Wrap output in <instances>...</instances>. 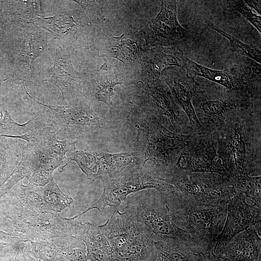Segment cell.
<instances>
[{"instance_id": "cell-1", "label": "cell", "mask_w": 261, "mask_h": 261, "mask_svg": "<svg viewBox=\"0 0 261 261\" xmlns=\"http://www.w3.org/2000/svg\"><path fill=\"white\" fill-rule=\"evenodd\" d=\"M2 213L10 219L14 231L30 241H46L73 235V222L49 209L43 198L32 191L20 189L10 194Z\"/></svg>"}, {"instance_id": "cell-23", "label": "cell", "mask_w": 261, "mask_h": 261, "mask_svg": "<svg viewBox=\"0 0 261 261\" xmlns=\"http://www.w3.org/2000/svg\"><path fill=\"white\" fill-rule=\"evenodd\" d=\"M37 158L30 145L27 143L24 146L21 160L9 177L0 185V200L15 185L24 178L28 179L34 173Z\"/></svg>"}, {"instance_id": "cell-11", "label": "cell", "mask_w": 261, "mask_h": 261, "mask_svg": "<svg viewBox=\"0 0 261 261\" xmlns=\"http://www.w3.org/2000/svg\"><path fill=\"white\" fill-rule=\"evenodd\" d=\"M261 210L253 203H248L245 195L235 190L229 199L225 223L214 251L225 246L240 232L261 223Z\"/></svg>"}, {"instance_id": "cell-32", "label": "cell", "mask_w": 261, "mask_h": 261, "mask_svg": "<svg viewBox=\"0 0 261 261\" xmlns=\"http://www.w3.org/2000/svg\"><path fill=\"white\" fill-rule=\"evenodd\" d=\"M232 9L242 15L261 32V15L249 4L248 0L227 1Z\"/></svg>"}, {"instance_id": "cell-37", "label": "cell", "mask_w": 261, "mask_h": 261, "mask_svg": "<svg viewBox=\"0 0 261 261\" xmlns=\"http://www.w3.org/2000/svg\"><path fill=\"white\" fill-rule=\"evenodd\" d=\"M25 256L28 261H41L35 259L28 253H25Z\"/></svg>"}, {"instance_id": "cell-4", "label": "cell", "mask_w": 261, "mask_h": 261, "mask_svg": "<svg viewBox=\"0 0 261 261\" xmlns=\"http://www.w3.org/2000/svg\"><path fill=\"white\" fill-rule=\"evenodd\" d=\"M138 159L116 175L102 180L103 190L101 197L83 212L70 218L73 220L87 211L96 209L102 212L106 206L116 208L132 193L153 189L168 193L176 188L161 179L158 170L145 166Z\"/></svg>"}, {"instance_id": "cell-35", "label": "cell", "mask_w": 261, "mask_h": 261, "mask_svg": "<svg viewBox=\"0 0 261 261\" xmlns=\"http://www.w3.org/2000/svg\"><path fill=\"white\" fill-rule=\"evenodd\" d=\"M24 250L19 251L16 255L14 261H28L25 256Z\"/></svg>"}, {"instance_id": "cell-19", "label": "cell", "mask_w": 261, "mask_h": 261, "mask_svg": "<svg viewBox=\"0 0 261 261\" xmlns=\"http://www.w3.org/2000/svg\"><path fill=\"white\" fill-rule=\"evenodd\" d=\"M154 261H207L208 254L202 248L183 240L164 238L154 242Z\"/></svg>"}, {"instance_id": "cell-29", "label": "cell", "mask_w": 261, "mask_h": 261, "mask_svg": "<svg viewBox=\"0 0 261 261\" xmlns=\"http://www.w3.org/2000/svg\"><path fill=\"white\" fill-rule=\"evenodd\" d=\"M210 28L218 32L228 39L233 48L238 54L253 59L258 63H261V51L255 46L245 44L239 39L227 33L210 21H206Z\"/></svg>"}, {"instance_id": "cell-17", "label": "cell", "mask_w": 261, "mask_h": 261, "mask_svg": "<svg viewBox=\"0 0 261 261\" xmlns=\"http://www.w3.org/2000/svg\"><path fill=\"white\" fill-rule=\"evenodd\" d=\"M180 68L190 76L203 77L218 84L228 90L240 89L245 84V80L239 72L234 68L218 70L203 66L185 56L181 51L179 55Z\"/></svg>"}, {"instance_id": "cell-18", "label": "cell", "mask_w": 261, "mask_h": 261, "mask_svg": "<svg viewBox=\"0 0 261 261\" xmlns=\"http://www.w3.org/2000/svg\"><path fill=\"white\" fill-rule=\"evenodd\" d=\"M73 236L85 244L89 261H116L109 242L94 224L73 222Z\"/></svg>"}, {"instance_id": "cell-10", "label": "cell", "mask_w": 261, "mask_h": 261, "mask_svg": "<svg viewBox=\"0 0 261 261\" xmlns=\"http://www.w3.org/2000/svg\"><path fill=\"white\" fill-rule=\"evenodd\" d=\"M130 153L111 154L104 151L72 152L67 160L74 161L88 179L95 180L112 177L138 160Z\"/></svg>"}, {"instance_id": "cell-24", "label": "cell", "mask_w": 261, "mask_h": 261, "mask_svg": "<svg viewBox=\"0 0 261 261\" xmlns=\"http://www.w3.org/2000/svg\"><path fill=\"white\" fill-rule=\"evenodd\" d=\"M146 88L150 95L159 116L165 120L171 128L175 129L180 119L176 114L170 100L160 85V82L149 84Z\"/></svg>"}, {"instance_id": "cell-27", "label": "cell", "mask_w": 261, "mask_h": 261, "mask_svg": "<svg viewBox=\"0 0 261 261\" xmlns=\"http://www.w3.org/2000/svg\"><path fill=\"white\" fill-rule=\"evenodd\" d=\"M43 187V200L46 206L54 212H61L73 202L72 198L61 190L53 178Z\"/></svg>"}, {"instance_id": "cell-13", "label": "cell", "mask_w": 261, "mask_h": 261, "mask_svg": "<svg viewBox=\"0 0 261 261\" xmlns=\"http://www.w3.org/2000/svg\"><path fill=\"white\" fill-rule=\"evenodd\" d=\"M261 223L233 237L214 254L224 261H261Z\"/></svg>"}, {"instance_id": "cell-9", "label": "cell", "mask_w": 261, "mask_h": 261, "mask_svg": "<svg viewBox=\"0 0 261 261\" xmlns=\"http://www.w3.org/2000/svg\"><path fill=\"white\" fill-rule=\"evenodd\" d=\"M38 128L29 132L30 138L27 142L37 158L35 170L28 180L35 186L44 187L53 178L54 171L67 159L66 153L74 151L76 140L60 141L50 127Z\"/></svg>"}, {"instance_id": "cell-31", "label": "cell", "mask_w": 261, "mask_h": 261, "mask_svg": "<svg viewBox=\"0 0 261 261\" xmlns=\"http://www.w3.org/2000/svg\"><path fill=\"white\" fill-rule=\"evenodd\" d=\"M237 107L233 102L228 100L205 101L200 105V109L207 116L212 118L220 117Z\"/></svg>"}, {"instance_id": "cell-28", "label": "cell", "mask_w": 261, "mask_h": 261, "mask_svg": "<svg viewBox=\"0 0 261 261\" xmlns=\"http://www.w3.org/2000/svg\"><path fill=\"white\" fill-rule=\"evenodd\" d=\"M29 242L30 244L29 253L35 259L43 261H66L59 246L52 241Z\"/></svg>"}, {"instance_id": "cell-7", "label": "cell", "mask_w": 261, "mask_h": 261, "mask_svg": "<svg viewBox=\"0 0 261 261\" xmlns=\"http://www.w3.org/2000/svg\"><path fill=\"white\" fill-rule=\"evenodd\" d=\"M163 172L162 180L175 187L188 201L198 204L228 205L235 192L230 180L218 174L190 173L175 167Z\"/></svg>"}, {"instance_id": "cell-20", "label": "cell", "mask_w": 261, "mask_h": 261, "mask_svg": "<svg viewBox=\"0 0 261 261\" xmlns=\"http://www.w3.org/2000/svg\"><path fill=\"white\" fill-rule=\"evenodd\" d=\"M221 160L228 179L244 174H249L250 169L247 163L246 145L240 129H235L230 136L224 158Z\"/></svg>"}, {"instance_id": "cell-12", "label": "cell", "mask_w": 261, "mask_h": 261, "mask_svg": "<svg viewBox=\"0 0 261 261\" xmlns=\"http://www.w3.org/2000/svg\"><path fill=\"white\" fill-rule=\"evenodd\" d=\"M189 33L177 20L176 1H161L160 12L149 26L150 42L158 45L177 44L185 42Z\"/></svg>"}, {"instance_id": "cell-21", "label": "cell", "mask_w": 261, "mask_h": 261, "mask_svg": "<svg viewBox=\"0 0 261 261\" xmlns=\"http://www.w3.org/2000/svg\"><path fill=\"white\" fill-rule=\"evenodd\" d=\"M41 37L39 34L31 32L25 38L22 49L18 58L19 69L17 79L22 83L32 76V63L45 50V46Z\"/></svg>"}, {"instance_id": "cell-8", "label": "cell", "mask_w": 261, "mask_h": 261, "mask_svg": "<svg viewBox=\"0 0 261 261\" xmlns=\"http://www.w3.org/2000/svg\"><path fill=\"white\" fill-rule=\"evenodd\" d=\"M140 121L143 123L136 125V152L143 157L144 164L149 160L159 167L168 168L173 157L188 145V136L169 130L160 123L153 125L146 119Z\"/></svg>"}, {"instance_id": "cell-30", "label": "cell", "mask_w": 261, "mask_h": 261, "mask_svg": "<svg viewBox=\"0 0 261 261\" xmlns=\"http://www.w3.org/2000/svg\"><path fill=\"white\" fill-rule=\"evenodd\" d=\"M23 150L9 149L6 145L0 143V185L9 177L19 162L16 160Z\"/></svg>"}, {"instance_id": "cell-22", "label": "cell", "mask_w": 261, "mask_h": 261, "mask_svg": "<svg viewBox=\"0 0 261 261\" xmlns=\"http://www.w3.org/2000/svg\"><path fill=\"white\" fill-rule=\"evenodd\" d=\"M81 8L79 7L77 10L69 11L64 14L44 18V24L47 25L49 29H52L58 37L66 39L71 33H75L79 27H83L87 22L85 13Z\"/></svg>"}, {"instance_id": "cell-6", "label": "cell", "mask_w": 261, "mask_h": 261, "mask_svg": "<svg viewBox=\"0 0 261 261\" xmlns=\"http://www.w3.org/2000/svg\"><path fill=\"white\" fill-rule=\"evenodd\" d=\"M99 230L109 243L116 261H154V239L131 215L116 210Z\"/></svg>"}, {"instance_id": "cell-34", "label": "cell", "mask_w": 261, "mask_h": 261, "mask_svg": "<svg viewBox=\"0 0 261 261\" xmlns=\"http://www.w3.org/2000/svg\"><path fill=\"white\" fill-rule=\"evenodd\" d=\"M0 240L15 243H26L29 239L24 234L19 232L7 233L0 230Z\"/></svg>"}, {"instance_id": "cell-15", "label": "cell", "mask_w": 261, "mask_h": 261, "mask_svg": "<svg viewBox=\"0 0 261 261\" xmlns=\"http://www.w3.org/2000/svg\"><path fill=\"white\" fill-rule=\"evenodd\" d=\"M55 61L52 70V76L47 80L61 91L63 98L70 104H77L83 101L82 87L79 76L72 66L70 55L56 51Z\"/></svg>"}, {"instance_id": "cell-25", "label": "cell", "mask_w": 261, "mask_h": 261, "mask_svg": "<svg viewBox=\"0 0 261 261\" xmlns=\"http://www.w3.org/2000/svg\"><path fill=\"white\" fill-rule=\"evenodd\" d=\"M232 187L251 200L252 203L261 208V176H251L244 174L229 179Z\"/></svg>"}, {"instance_id": "cell-3", "label": "cell", "mask_w": 261, "mask_h": 261, "mask_svg": "<svg viewBox=\"0 0 261 261\" xmlns=\"http://www.w3.org/2000/svg\"><path fill=\"white\" fill-rule=\"evenodd\" d=\"M35 119L67 139H93L102 130H115L113 122L99 117L85 101L67 106L48 105L31 97L23 85Z\"/></svg>"}, {"instance_id": "cell-14", "label": "cell", "mask_w": 261, "mask_h": 261, "mask_svg": "<svg viewBox=\"0 0 261 261\" xmlns=\"http://www.w3.org/2000/svg\"><path fill=\"white\" fill-rule=\"evenodd\" d=\"M163 78L176 102L187 116L191 125L196 129H201L203 126L192 102L197 86L194 77L189 76L180 68L173 67L165 71Z\"/></svg>"}, {"instance_id": "cell-2", "label": "cell", "mask_w": 261, "mask_h": 261, "mask_svg": "<svg viewBox=\"0 0 261 261\" xmlns=\"http://www.w3.org/2000/svg\"><path fill=\"white\" fill-rule=\"evenodd\" d=\"M162 194L173 222L195 239L208 256L214 254L225 223L228 204L195 203L185 198L176 188Z\"/></svg>"}, {"instance_id": "cell-33", "label": "cell", "mask_w": 261, "mask_h": 261, "mask_svg": "<svg viewBox=\"0 0 261 261\" xmlns=\"http://www.w3.org/2000/svg\"><path fill=\"white\" fill-rule=\"evenodd\" d=\"M25 243H15L10 242H0V258L8 254L16 255L20 250H23Z\"/></svg>"}, {"instance_id": "cell-16", "label": "cell", "mask_w": 261, "mask_h": 261, "mask_svg": "<svg viewBox=\"0 0 261 261\" xmlns=\"http://www.w3.org/2000/svg\"><path fill=\"white\" fill-rule=\"evenodd\" d=\"M190 173H209L227 177L220 157L212 144L199 145L183 152L178 160L176 167Z\"/></svg>"}, {"instance_id": "cell-5", "label": "cell", "mask_w": 261, "mask_h": 261, "mask_svg": "<svg viewBox=\"0 0 261 261\" xmlns=\"http://www.w3.org/2000/svg\"><path fill=\"white\" fill-rule=\"evenodd\" d=\"M126 200L125 210L143 229L153 235L154 241L178 239L203 249L189 234L173 222L161 192L153 189L143 190L129 195Z\"/></svg>"}, {"instance_id": "cell-26", "label": "cell", "mask_w": 261, "mask_h": 261, "mask_svg": "<svg viewBox=\"0 0 261 261\" xmlns=\"http://www.w3.org/2000/svg\"><path fill=\"white\" fill-rule=\"evenodd\" d=\"M58 245L66 261H89L84 242L74 236L51 239Z\"/></svg>"}, {"instance_id": "cell-36", "label": "cell", "mask_w": 261, "mask_h": 261, "mask_svg": "<svg viewBox=\"0 0 261 261\" xmlns=\"http://www.w3.org/2000/svg\"><path fill=\"white\" fill-rule=\"evenodd\" d=\"M207 261H224L218 258L214 254H213L208 256Z\"/></svg>"}]
</instances>
